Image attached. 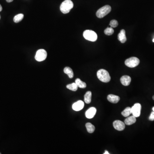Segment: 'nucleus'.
Listing matches in <instances>:
<instances>
[{
  "label": "nucleus",
  "mask_w": 154,
  "mask_h": 154,
  "mask_svg": "<svg viewBox=\"0 0 154 154\" xmlns=\"http://www.w3.org/2000/svg\"><path fill=\"white\" fill-rule=\"evenodd\" d=\"M107 99L108 101H110L111 103H114V104L118 103L120 100L119 96L113 95V94H110V95H108L107 96Z\"/></svg>",
  "instance_id": "ddd939ff"
},
{
  "label": "nucleus",
  "mask_w": 154,
  "mask_h": 154,
  "mask_svg": "<svg viewBox=\"0 0 154 154\" xmlns=\"http://www.w3.org/2000/svg\"><path fill=\"white\" fill-rule=\"evenodd\" d=\"M78 86L76 83H73L71 84H69L66 86V88L73 91H76L78 89Z\"/></svg>",
  "instance_id": "aec40b11"
},
{
  "label": "nucleus",
  "mask_w": 154,
  "mask_h": 154,
  "mask_svg": "<svg viewBox=\"0 0 154 154\" xmlns=\"http://www.w3.org/2000/svg\"><path fill=\"white\" fill-rule=\"evenodd\" d=\"M75 83L77 84L78 87L80 88H85L86 86V84L85 82H83L79 78H77L76 80Z\"/></svg>",
  "instance_id": "a211bd4d"
},
{
  "label": "nucleus",
  "mask_w": 154,
  "mask_h": 154,
  "mask_svg": "<svg viewBox=\"0 0 154 154\" xmlns=\"http://www.w3.org/2000/svg\"><path fill=\"white\" fill-rule=\"evenodd\" d=\"M110 153H108V151H107V150H105V153H104V154H109Z\"/></svg>",
  "instance_id": "a878e982"
},
{
  "label": "nucleus",
  "mask_w": 154,
  "mask_h": 154,
  "mask_svg": "<svg viewBox=\"0 0 154 154\" xmlns=\"http://www.w3.org/2000/svg\"><path fill=\"white\" fill-rule=\"evenodd\" d=\"M153 99L154 100V96H153Z\"/></svg>",
  "instance_id": "c756f323"
},
{
  "label": "nucleus",
  "mask_w": 154,
  "mask_h": 154,
  "mask_svg": "<svg viewBox=\"0 0 154 154\" xmlns=\"http://www.w3.org/2000/svg\"><path fill=\"white\" fill-rule=\"evenodd\" d=\"M140 60L138 58L132 57L128 59L125 61V65L127 66L130 68H134L136 67L140 63Z\"/></svg>",
  "instance_id": "39448f33"
},
{
  "label": "nucleus",
  "mask_w": 154,
  "mask_h": 154,
  "mask_svg": "<svg viewBox=\"0 0 154 154\" xmlns=\"http://www.w3.org/2000/svg\"><path fill=\"white\" fill-rule=\"evenodd\" d=\"M96 113V109L95 107H91L86 112L85 116L88 119H92L95 116Z\"/></svg>",
  "instance_id": "9d476101"
},
{
  "label": "nucleus",
  "mask_w": 154,
  "mask_h": 154,
  "mask_svg": "<svg viewBox=\"0 0 154 154\" xmlns=\"http://www.w3.org/2000/svg\"><path fill=\"white\" fill-rule=\"evenodd\" d=\"M120 81L122 84L125 86L129 85L131 82V77L128 76H124L121 77Z\"/></svg>",
  "instance_id": "9b49d317"
},
{
  "label": "nucleus",
  "mask_w": 154,
  "mask_h": 154,
  "mask_svg": "<svg viewBox=\"0 0 154 154\" xmlns=\"http://www.w3.org/2000/svg\"><path fill=\"white\" fill-rule=\"evenodd\" d=\"M0 19H1V16H0Z\"/></svg>",
  "instance_id": "7c9ffc66"
},
{
  "label": "nucleus",
  "mask_w": 154,
  "mask_h": 154,
  "mask_svg": "<svg viewBox=\"0 0 154 154\" xmlns=\"http://www.w3.org/2000/svg\"><path fill=\"white\" fill-rule=\"evenodd\" d=\"M74 4L71 0H65L60 5V9L63 14H68L72 9Z\"/></svg>",
  "instance_id": "f257e3e1"
},
{
  "label": "nucleus",
  "mask_w": 154,
  "mask_h": 154,
  "mask_svg": "<svg viewBox=\"0 0 154 154\" xmlns=\"http://www.w3.org/2000/svg\"><path fill=\"white\" fill-rule=\"evenodd\" d=\"M132 114L135 117H138L140 115L141 105L139 103H136L132 107H131Z\"/></svg>",
  "instance_id": "0eeeda50"
},
{
  "label": "nucleus",
  "mask_w": 154,
  "mask_h": 154,
  "mask_svg": "<svg viewBox=\"0 0 154 154\" xmlns=\"http://www.w3.org/2000/svg\"><path fill=\"white\" fill-rule=\"evenodd\" d=\"M97 76L100 81L104 83H107L111 80V76L108 72L106 70L103 69L99 70L97 72Z\"/></svg>",
  "instance_id": "f03ea898"
},
{
  "label": "nucleus",
  "mask_w": 154,
  "mask_h": 154,
  "mask_svg": "<svg viewBox=\"0 0 154 154\" xmlns=\"http://www.w3.org/2000/svg\"><path fill=\"white\" fill-rule=\"evenodd\" d=\"M122 115L124 117H128L129 116L130 114H132V110L131 107H127L122 112Z\"/></svg>",
  "instance_id": "6ab92c4d"
},
{
  "label": "nucleus",
  "mask_w": 154,
  "mask_h": 154,
  "mask_svg": "<svg viewBox=\"0 0 154 154\" xmlns=\"http://www.w3.org/2000/svg\"><path fill=\"white\" fill-rule=\"evenodd\" d=\"M136 122V117L133 115L128 117L125 120V123L128 126L132 125Z\"/></svg>",
  "instance_id": "4468645a"
},
{
  "label": "nucleus",
  "mask_w": 154,
  "mask_h": 154,
  "mask_svg": "<svg viewBox=\"0 0 154 154\" xmlns=\"http://www.w3.org/2000/svg\"><path fill=\"white\" fill-rule=\"evenodd\" d=\"M86 127L87 132L89 133H93L95 131V126L93 124H92L91 123H90V122H88V123H86Z\"/></svg>",
  "instance_id": "f3484780"
},
{
  "label": "nucleus",
  "mask_w": 154,
  "mask_h": 154,
  "mask_svg": "<svg viewBox=\"0 0 154 154\" xmlns=\"http://www.w3.org/2000/svg\"><path fill=\"white\" fill-rule=\"evenodd\" d=\"M1 154V153H0V154Z\"/></svg>",
  "instance_id": "2f4dec72"
},
{
  "label": "nucleus",
  "mask_w": 154,
  "mask_h": 154,
  "mask_svg": "<svg viewBox=\"0 0 154 154\" xmlns=\"http://www.w3.org/2000/svg\"><path fill=\"white\" fill-rule=\"evenodd\" d=\"M24 16L23 14H19L15 16L14 18V21L15 23H19L23 19Z\"/></svg>",
  "instance_id": "412c9836"
},
{
  "label": "nucleus",
  "mask_w": 154,
  "mask_h": 154,
  "mask_svg": "<svg viewBox=\"0 0 154 154\" xmlns=\"http://www.w3.org/2000/svg\"><path fill=\"white\" fill-rule=\"evenodd\" d=\"M110 25L111 27L113 28H116L118 25V22L116 20H112L111 21Z\"/></svg>",
  "instance_id": "5701e85b"
},
{
  "label": "nucleus",
  "mask_w": 154,
  "mask_h": 154,
  "mask_svg": "<svg viewBox=\"0 0 154 154\" xmlns=\"http://www.w3.org/2000/svg\"><path fill=\"white\" fill-rule=\"evenodd\" d=\"M149 120L150 121L154 120V112L153 111L151 113V114H150V116L149 117Z\"/></svg>",
  "instance_id": "b1692460"
},
{
  "label": "nucleus",
  "mask_w": 154,
  "mask_h": 154,
  "mask_svg": "<svg viewBox=\"0 0 154 154\" xmlns=\"http://www.w3.org/2000/svg\"><path fill=\"white\" fill-rule=\"evenodd\" d=\"M111 7L110 5H107L98 9L96 12V16L98 18H103L111 12Z\"/></svg>",
  "instance_id": "7ed1b4c3"
},
{
  "label": "nucleus",
  "mask_w": 154,
  "mask_h": 154,
  "mask_svg": "<svg viewBox=\"0 0 154 154\" xmlns=\"http://www.w3.org/2000/svg\"><path fill=\"white\" fill-rule=\"evenodd\" d=\"M153 111L154 112V107H153Z\"/></svg>",
  "instance_id": "cd10ccee"
},
{
  "label": "nucleus",
  "mask_w": 154,
  "mask_h": 154,
  "mask_svg": "<svg viewBox=\"0 0 154 154\" xmlns=\"http://www.w3.org/2000/svg\"><path fill=\"white\" fill-rule=\"evenodd\" d=\"M118 40L122 43H126L127 40V38L126 37V31L125 30L122 29L121 30L120 32L118 34Z\"/></svg>",
  "instance_id": "f8f14e48"
},
{
  "label": "nucleus",
  "mask_w": 154,
  "mask_h": 154,
  "mask_svg": "<svg viewBox=\"0 0 154 154\" xmlns=\"http://www.w3.org/2000/svg\"><path fill=\"white\" fill-rule=\"evenodd\" d=\"M2 10V7L1 6V4H0V12H1Z\"/></svg>",
  "instance_id": "bb28decb"
},
{
  "label": "nucleus",
  "mask_w": 154,
  "mask_h": 154,
  "mask_svg": "<svg viewBox=\"0 0 154 154\" xmlns=\"http://www.w3.org/2000/svg\"><path fill=\"white\" fill-rule=\"evenodd\" d=\"M84 105V102L80 100L74 103L72 105V109L76 111H78L83 109Z\"/></svg>",
  "instance_id": "1a4fd4ad"
},
{
  "label": "nucleus",
  "mask_w": 154,
  "mask_h": 154,
  "mask_svg": "<svg viewBox=\"0 0 154 154\" xmlns=\"http://www.w3.org/2000/svg\"><path fill=\"white\" fill-rule=\"evenodd\" d=\"M153 43H154V38H153Z\"/></svg>",
  "instance_id": "c85d7f7f"
},
{
  "label": "nucleus",
  "mask_w": 154,
  "mask_h": 154,
  "mask_svg": "<svg viewBox=\"0 0 154 154\" xmlns=\"http://www.w3.org/2000/svg\"><path fill=\"white\" fill-rule=\"evenodd\" d=\"M113 126L115 129L119 131H123L125 128V123L120 120H115L113 122Z\"/></svg>",
  "instance_id": "6e6552de"
},
{
  "label": "nucleus",
  "mask_w": 154,
  "mask_h": 154,
  "mask_svg": "<svg viewBox=\"0 0 154 154\" xmlns=\"http://www.w3.org/2000/svg\"><path fill=\"white\" fill-rule=\"evenodd\" d=\"M104 33L106 35H111L114 33V30L113 29V28L112 27H110V28L108 27L105 30V31H104Z\"/></svg>",
  "instance_id": "4be33fe9"
},
{
  "label": "nucleus",
  "mask_w": 154,
  "mask_h": 154,
  "mask_svg": "<svg viewBox=\"0 0 154 154\" xmlns=\"http://www.w3.org/2000/svg\"><path fill=\"white\" fill-rule=\"evenodd\" d=\"M92 93L91 91H87L84 95V101L86 104H90L91 101Z\"/></svg>",
  "instance_id": "dca6fc26"
},
{
  "label": "nucleus",
  "mask_w": 154,
  "mask_h": 154,
  "mask_svg": "<svg viewBox=\"0 0 154 154\" xmlns=\"http://www.w3.org/2000/svg\"><path fill=\"white\" fill-rule=\"evenodd\" d=\"M84 38L86 40L92 42L96 41L98 38L97 34L96 32L92 30H86L83 33Z\"/></svg>",
  "instance_id": "20e7f679"
},
{
  "label": "nucleus",
  "mask_w": 154,
  "mask_h": 154,
  "mask_svg": "<svg viewBox=\"0 0 154 154\" xmlns=\"http://www.w3.org/2000/svg\"><path fill=\"white\" fill-rule=\"evenodd\" d=\"M47 56V53L46 51L44 49H41L37 51L36 54L35 58L36 61L41 62V61L45 60Z\"/></svg>",
  "instance_id": "423d86ee"
},
{
  "label": "nucleus",
  "mask_w": 154,
  "mask_h": 154,
  "mask_svg": "<svg viewBox=\"0 0 154 154\" xmlns=\"http://www.w3.org/2000/svg\"><path fill=\"white\" fill-rule=\"evenodd\" d=\"M13 1H14V0H6V1L8 3L11 2Z\"/></svg>",
  "instance_id": "393cba45"
},
{
  "label": "nucleus",
  "mask_w": 154,
  "mask_h": 154,
  "mask_svg": "<svg viewBox=\"0 0 154 154\" xmlns=\"http://www.w3.org/2000/svg\"><path fill=\"white\" fill-rule=\"evenodd\" d=\"M64 72L67 74L70 78H72L74 77V73L71 68L69 67H66L64 69Z\"/></svg>",
  "instance_id": "2eb2a0df"
}]
</instances>
